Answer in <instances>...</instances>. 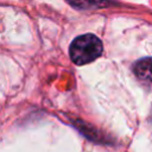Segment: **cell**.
Segmentation results:
<instances>
[{"instance_id":"cell-2","label":"cell","mask_w":152,"mask_h":152,"mask_svg":"<svg viewBox=\"0 0 152 152\" xmlns=\"http://www.w3.org/2000/svg\"><path fill=\"white\" fill-rule=\"evenodd\" d=\"M133 70L140 80L152 82V57L137 61L133 65Z\"/></svg>"},{"instance_id":"cell-1","label":"cell","mask_w":152,"mask_h":152,"mask_svg":"<svg viewBox=\"0 0 152 152\" xmlns=\"http://www.w3.org/2000/svg\"><path fill=\"white\" fill-rule=\"evenodd\" d=\"M102 53L101 40L91 33L78 36L72 40L69 48L71 61L77 65H83L95 61Z\"/></svg>"}]
</instances>
